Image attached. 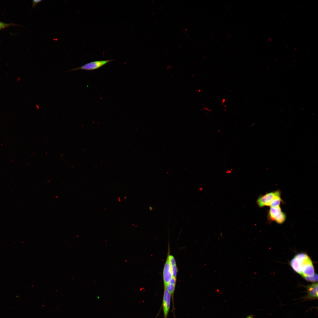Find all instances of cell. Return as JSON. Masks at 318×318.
<instances>
[{
    "label": "cell",
    "mask_w": 318,
    "mask_h": 318,
    "mask_svg": "<svg viewBox=\"0 0 318 318\" xmlns=\"http://www.w3.org/2000/svg\"><path fill=\"white\" fill-rule=\"evenodd\" d=\"M42 1V0H33L32 1V8H34L35 5H36L38 3H40Z\"/></svg>",
    "instance_id": "13"
},
{
    "label": "cell",
    "mask_w": 318,
    "mask_h": 318,
    "mask_svg": "<svg viewBox=\"0 0 318 318\" xmlns=\"http://www.w3.org/2000/svg\"><path fill=\"white\" fill-rule=\"evenodd\" d=\"M307 294L303 298L304 300H311L318 299V283H313L305 286Z\"/></svg>",
    "instance_id": "6"
},
{
    "label": "cell",
    "mask_w": 318,
    "mask_h": 318,
    "mask_svg": "<svg viewBox=\"0 0 318 318\" xmlns=\"http://www.w3.org/2000/svg\"><path fill=\"white\" fill-rule=\"evenodd\" d=\"M176 279L172 277L170 279L169 283L174 285H176Z\"/></svg>",
    "instance_id": "14"
},
{
    "label": "cell",
    "mask_w": 318,
    "mask_h": 318,
    "mask_svg": "<svg viewBox=\"0 0 318 318\" xmlns=\"http://www.w3.org/2000/svg\"><path fill=\"white\" fill-rule=\"evenodd\" d=\"M163 277L164 287L169 283L170 279L173 277L171 265L168 256L167 257L163 268Z\"/></svg>",
    "instance_id": "7"
},
{
    "label": "cell",
    "mask_w": 318,
    "mask_h": 318,
    "mask_svg": "<svg viewBox=\"0 0 318 318\" xmlns=\"http://www.w3.org/2000/svg\"><path fill=\"white\" fill-rule=\"evenodd\" d=\"M12 25H14V24H12L5 23L0 21V27H2L3 28L9 27Z\"/></svg>",
    "instance_id": "12"
},
{
    "label": "cell",
    "mask_w": 318,
    "mask_h": 318,
    "mask_svg": "<svg viewBox=\"0 0 318 318\" xmlns=\"http://www.w3.org/2000/svg\"><path fill=\"white\" fill-rule=\"evenodd\" d=\"M175 285L173 284L170 283H168L165 287L170 294L172 298L173 307H174V295L175 289Z\"/></svg>",
    "instance_id": "8"
},
{
    "label": "cell",
    "mask_w": 318,
    "mask_h": 318,
    "mask_svg": "<svg viewBox=\"0 0 318 318\" xmlns=\"http://www.w3.org/2000/svg\"><path fill=\"white\" fill-rule=\"evenodd\" d=\"M300 269V275L304 278L311 276L314 273V270L312 262L309 257L306 254L301 253L296 255Z\"/></svg>",
    "instance_id": "2"
},
{
    "label": "cell",
    "mask_w": 318,
    "mask_h": 318,
    "mask_svg": "<svg viewBox=\"0 0 318 318\" xmlns=\"http://www.w3.org/2000/svg\"><path fill=\"white\" fill-rule=\"evenodd\" d=\"M246 318H254V317L253 315L251 314L247 316Z\"/></svg>",
    "instance_id": "15"
},
{
    "label": "cell",
    "mask_w": 318,
    "mask_h": 318,
    "mask_svg": "<svg viewBox=\"0 0 318 318\" xmlns=\"http://www.w3.org/2000/svg\"><path fill=\"white\" fill-rule=\"evenodd\" d=\"M171 267L173 277L176 279L178 271L176 265L171 266Z\"/></svg>",
    "instance_id": "10"
},
{
    "label": "cell",
    "mask_w": 318,
    "mask_h": 318,
    "mask_svg": "<svg viewBox=\"0 0 318 318\" xmlns=\"http://www.w3.org/2000/svg\"><path fill=\"white\" fill-rule=\"evenodd\" d=\"M168 257L171 266L176 264V261L174 256L172 255H168Z\"/></svg>",
    "instance_id": "11"
},
{
    "label": "cell",
    "mask_w": 318,
    "mask_h": 318,
    "mask_svg": "<svg viewBox=\"0 0 318 318\" xmlns=\"http://www.w3.org/2000/svg\"><path fill=\"white\" fill-rule=\"evenodd\" d=\"M283 203L281 197L280 191H276L260 196L257 200L259 206L262 208L265 206L270 207L280 206Z\"/></svg>",
    "instance_id": "1"
},
{
    "label": "cell",
    "mask_w": 318,
    "mask_h": 318,
    "mask_svg": "<svg viewBox=\"0 0 318 318\" xmlns=\"http://www.w3.org/2000/svg\"><path fill=\"white\" fill-rule=\"evenodd\" d=\"M113 60L112 59L91 62L86 63L81 67L70 70L69 71H74L79 69L86 70H95L100 68Z\"/></svg>",
    "instance_id": "4"
},
{
    "label": "cell",
    "mask_w": 318,
    "mask_h": 318,
    "mask_svg": "<svg viewBox=\"0 0 318 318\" xmlns=\"http://www.w3.org/2000/svg\"><path fill=\"white\" fill-rule=\"evenodd\" d=\"M2 29H3V28L1 27H0V30Z\"/></svg>",
    "instance_id": "16"
},
{
    "label": "cell",
    "mask_w": 318,
    "mask_h": 318,
    "mask_svg": "<svg viewBox=\"0 0 318 318\" xmlns=\"http://www.w3.org/2000/svg\"><path fill=\"white\" fill-rule=\"evenodd\" d=\"M171 296L165 288L164 291L162 300V308L163 318H167L170 307Z\"/></svg>",
    "instance_id": "5"
},
{
    "label": "cell",
    "mask_w": 318,
    "mask_h": 318,
    "mask_svg": "<svg viewBox=\"0 0 318 318\" xmlns=\"http://www.w3.org/2000/svg\"><path fill=\"white\" fill-rule=\"evenodd\" d=\"M304 278L308 281L316 282L318 281V275L317 274H314L312 276L306 277Z\"/></svg>",
    "instance_id": "9"
},
{
    "label": "cell",
    "mask_w": 318,
    "mask_h": 318,
    "mask_svg": "<svg viewBox=\"0 0 318 318\" xmlns=\"http://www.w3.org/2000/svg\"><path fill=\"white\" fill-rule=\"evenodd\" d=\"M268 216L270 220L279 224L283 223L286 218V214L282 211L280 206L270 207Z\"/></svg>",
    "instance_id": "3"
}]
</instances>
